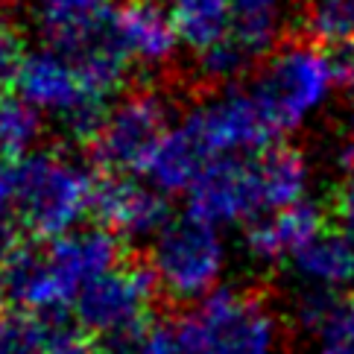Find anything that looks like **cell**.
<instances>
[{
  "instance_id": "1",
  "label": "cell",
  "mask_w": 354,
  "mask_h": 354,
  "mask_svg": "<svg viewBox=\"0 0 354 354\" xmlns=\"http://www.w3.org/2000/svg\"><path fill=\"white\" fill-rule=\"evenodd\" d=\"M30 18L41 47L71 59L106 97L129 80L132 59L120 41L111 0H30Z\"/></svg>"
},
{
  "instance_id": "2",
  "label": "cell",
  "mask_w": 354,
  "mask_h": 354,
  "mask_svg": "<svg viewBox=\"0 0 354 354\" xmlns=\"http://www.w3.org/2000/svg\"><path fill=\"white\" fill-rule=\"evenodd\" d=\"M15 214L24 232L35 237H65L94 205L97 179L77 158L62 153H30L12 164Z\"/></svg>"
},
{
  "instance_id": "3",
  "label": "cell",
  "mask_w": 354,
  "mask_h": 354,
  "mask_svg": "<svg viewBox=\"0 0 354 354\" xmlns=\"http://www.w3.org/2000/svg\"><path fill=\"white\" fill-rule=\"evenodd\" d=\"M15 91L35 111L53 118L73 141L91 144L109 118V97L88 82L71 59L47 47L27 50Z\"/></svg>"
},
{
  "instance_id": "4",
  "label": "cell",
  "mask_w": 354,
  "mask_h": 354,
  "mask_svg": "<svg viewBox=\"0 0 354 354\" xmlns=\"http://www.w3.org/2000/svg\"><path fill=\"white\" fill-rule=\"evenodd\" d=\"M173 322L179 354H270L275 346L267 301L243 290H217Z\"/></svg>"
},
{
  "instance_id": "5",
  "label": "cell",
  "mask_w": 354,
  "mask_h": 354,
  "mask_svg": "<svg viewBox=\"0 0 354 354\" xmlns=\"http://www.w3.org/2000/svg\"><path fill=\"white\" fill-rule=\"evenodd\" d=\"M334 85L339 82L331 50L308 39L278 47L252 82V91L267 109L275 129L284 135L319 109L331 97Z\"/></svg>"
},
{
  "instance_id": "6",
  "label": "cell",
  "mask_w": 354,
  "mask_h": 354,
  "mask_svg": "<svg viewBox=\"0 0 354 354\" xmlns=\"http://www.w3.org/2000/svg\"><path fill=\"white\" fill-rule=\"evenodd\" d=\"M173 129V103L167 94L144 88L129 91L109 109L103 129L91 141V158L109 176L144 173L149 158Z\"/></svg>"
},
{
  "instance_id": "7",
  "label": "cell",
  "mask_w": 354,
  "mask_h": 354,
  "mask_svg": "<svg viewBox=\"0 0 354 354\" xmlns=\"http://www.w3.org/2000/svg\"><path fill=\"white\" fill-rule=\"evenodd\" d=\"M149 263L158 275L161 293H167L170 301L202 299L214 287L223 267L217 225L202 223L194 214L173 220L156 237Z\"/></svg>"
},
{
  "instance_id": "8",
  "label": "cell",
  "mask_w": 354,
  "mask_h": 354,
  "mask_svg": "<svg viewBox=\"0 0 354 354\" xmlns=\"http://www.w3.org/2000/svg\"><path fill=\"white\" fill-rule=\"evenodd\" d=\"M205 147L211 161L232 156H258L275 147L281 135L270 120L267 109L261 106L252 85H229L217 97L202 100L182 118Z\"/></svg>"
},
{
  "instance_id": "9",
  "label": "cell",
  "mask_w": 354,
  "mask_h": 354,
  "mask_svg": "<svg viewBox=\"0 0 354 354\" xmlns=\"http://www.w3.org/2000/svg\"><path fill=\"white\" fill-rule=\"evenodd\" d=\"M158 275L149 261L126 258L120 267L88 284L77 299V322L82 331L115 337L149 322V305L158 293Z\"/></svg>"
},
{
  "instance_id": "10",
  "label": "cell",
  "mask_w": 354,
  "mask_h": 354,
  "mask_svg": "<svg viewBox=\"0 0 354 354\" xmlns=\"http://www.w3.org/2000/svg\"><path fill=\"white\" fill-rule=\"evenodd\" d=\"M187 214L211 225L255 220L261 214H267L255 156H232L211 161L205 173L196 179V185L187 191Z\"/></svg>"
},
{
  "instance_id": "11",
  "label": "cell",
  "mask_w": 354,
  "mask_h": 354,
  "mask_svg": "<svg viewBox=\"0 0 354 354\" xmlns=\"http://www.w3.org/2000/svg\"><path fill=\"white\" fill-rule=\"evenodd\" d=\"M126 258H120V243L109 229H82L68 232L47 249L50 275H53L56 293L62 305H77L80 293L103 278L115 267H120Z\"/></svg>"
},
{
  "instance_id": "12",
  "label": "cell",
  "mask_w": 354,
  "mask_h": 354,
  "mask_svg": "<svg viewBox=\"0 0 354 354\" xmlns=\"http://www.w3.org/2000/svg\"><path fill=\"white\" fill-rule=\"evenodd\" d=\"M94 217L111 234L149 237L161 234L173 223L170 205L161 191L135 182L132 176H103L94 191Z\"/></svg>"
},
{
  "instance_id": "13",
  "label": "cell",
  "mask_w": 354,
  "mask_h": 354,
  "mask_svg": "<svg viewBox=\"0 0 354 354\" xmlns=\"http://www.w3.org/2000/svg\"><path fill=\"white\" fill-rule=\"evenodd\" d=\"M118 32L129 59L144 68L167 65L182 44L170 9L161 0H123L118 6Z\"/></svg>"
},
{
  "instance_id": "14",
  "label": "cell",
  "mask_w": 354,
  "mask_h": 354,
  "mask_svg": "<svg viewBox=\"0 0 354 354\" xmlns=\"http://www.w3.org/2000/svg\"><path fill=\"white\" fill-rule=\"evenodd\" d=\"M211 164V156L205 153V147L199 144V138L185 120L173 123V129L164 135V141L149 158L144 176L153 182L156 191L161 194H179L191 191L196 179Z\"/></svg>"
},
{
  "instance_id": "15",
  "label": "cell",
  "mask_w": 354,
  "mask_h": 354,
  "mask_svg": "<svg viewBox=\"0 0 354 354\" xmlns=\"http://www.w3.org/2000/svg\"><path fill=\"white\" fill-rule=\"evenodd\" d=\"M328 225V214L313 205V202H299V205L270 214L263 220H255L249 229V249L261 258L296 255L310 240H316Z\"/></svg>"
},
{
  "instance_id": "16",
  "label": "cell",
  "mask_w": 354,
  "mask_h": 354,
  "mask_svg": "<svg viewBox=\"0 0 354 354\" xmlns=\"http://www.w3.org/2000/svg\"><path fill=\"white\" fill-rule=\"evenodd\" d=\"M284 32V0H234L232 44L249 62L270 59Z\"/></svg>"
},
{
  "instance_id": "17",
  "label": "cell",
  "mask_w": 354,
  "mask_h": 354,
  "mask_svg": "<svg viewBox=\"0 0 354 354\" xmlns=\"http://www.w3.org/2000/svg\"><path fill=\"white\" fill-rule=\"evenodd\" d=\"M258 176H261V194H263V211L278 214L301 202L308 185V164L305 156L293 147L275 144L255 156Z\"/></svg>"
},
{
  "instance_id": "18",
  "label": "cell",
  "mask_w": 354,
  "mask_h": 354,
  "mask_svg": "<svg viewBox=\"0 0 354 354\" xmlns=\"http://www.w3.org/2000/svg\"><path fill=\"white\" fill-rule=\"evenodd\" d=\"M182 44L202 56L214 44L229 39L234 0H167Z\"/></svg>"
},
{
  "instance_id": "19",
  "label": "cell",
  "mask_w": 354,
  "mask_h": 354,
  "mask_svg": "<svg viewBox=\"0 0 354 354\" xmlns=\"http://www.w3.org/2000/svg\"><path fill=\"white\" fill-rule=\"evenodd\" d=\"M293 258L299 272L319 284H346L354 278V243L339 232H322Z\"/></svg>"
},
{
  "instance_id": "20",
  "label": "cell",
  "mask_w": 354,
  "mask_h": 354,
  "mask_svg": "<svg viewBox=\"0 0 354 354\" xmlns=\"http://www.w3.org/2000/svg\"><path fill=\"white\" fill-rule=\"evenodd\" d=\"M41 135V111H35L21 97H0V158L21 161L32 153Z\"/></svg>"
},
{
  "instance_id": "21",
  "label": "cell",
  "mask_w": 354,
  "mask_h": 354,
  "mask_svg": "<svg viewBox=\"0 0 354 354\" xmlns=\"http://www.w3.org/2000/svg\"><path fill=\"white\" fill-rule=\"evenodd\" d=\"M68 313H6L0 319V354H50L56 322Z\"/></svg>"
},
{
  "instance_id": "22",
  "label": "cell",
  "mask_w": 354,
  "mask_h": 354,
  "mask_svg": "<svg viewBox=\"0 0 354 354\" xmlns=\"http://www.w3.org/2000/svg\"><path fill=\"white\" fill-rule=\"evenodd\" d=\"M301 18L310 41L328 50L354 41V0H305Z\"/></svg>"
},
{
  "instance_id": "23",
  "label": "cell",
  "mask_w": 354,
  "mask_h": 354,
  "mask_svg": "<svg viewBox=\"0 0 354 354\" xmlns=\"http://www.w3.org/2000/svg\"><path fill=\"white\" fill-rule=\"evenodd\" d=\"M322 354H354V296L339 299L322 325Z\"/></svg>"
},
{
  "instance_id": "24",
  "label": "cell",
  "mask_w": 354,
  "mask_h": 354,
  "mask_svg": "<svg viewBox=\"0 0 354 354\" xmlns=\"http://www.w3.org/2000/svg\"><path fill=\"white\" fill-rule=\"evenodd\" d=\"M24 56H27V50H24L21 35L12 30L9 21H3L0 24V97H6L15 88Z\"/></svg>"
},
{
  "instance_id": "25",
  "label": "cell",
  "mask_w": 354,
  "mask_h": 354,
  "mask_svg": "<svg viewBox=\"0 0 354 354\" xmlns=\"http://www.w3.org/2000/svg\"><path fill=\"white\" fill-rule=\"evenodd\" d=\"M331 217L337 223V232L346 234L354 243V164L348 167L343 185L337 187V194L331 199Z\"/></svg>"
},
{
  "instance_id": "26",
  "label": "cell",
  "mask_w": 354,
  "mask_h": 354,
  "mask_svg": "<svg viewBox=\"0 0 354 354\" xmlns=\"http://www.w3.org/2000/svg\"><path fill=\"white\" fill-rule=\"evenodd\" d=\"M331 62H334V71H337V82L339 85H354V41L334 47Z\"/></svg>"
},
{
  "instance_id": "27",
  "label": "cell",
  "mask_w": 354,
  "mask_h": 354,
  "mask_svg": "<svg viewBox=\"0 0 354 354\" xmlns=\"http://www.w3.org/2000/svg\"><path fill=\"white\" fill-rule=\"evenodd\" d=\"M15 208V179H12V164H0V214Z\"/></svg>"
},
{
  "instance_id": "28",
  "label": "cell",
  "mask_w": 354,
  "mask_h": 354,
  "mask_svg": "<svg viewBox=\"0 0 354 354\" xmlns=\"http://www.w3.org/2000/svg\"><path fill=\"white\" fill-rule=\"evenodd\" d=\"M6 301H9V287H6L3 272H0V319L6 316Z\"/></svg>"
},
{
  "instance_id": "29",
  "label": "cell",
  "mask_w": 354,
  "mask_h": 354,
  "mask_svg": "<svg viewBox=\"0 0 354 354\" xmlns=\"http://www.w3.org/2000/svg\"><path fill=\"white\" fill-rule=\"evenodd\" d=\"M3 21H6V18H3V15H0V24H3Z\"/></svg>"
},
{
  "instance_id": "30",
  "label": "cell",
  "mask_w": 354,
  "mask_h": 354,
  "mask_svg": "<svg viewBox=\"0 0 354 354\" xmlns=\"http://www.w3.org/2000/svg\"><path fill=\"white\" fill-rule=\"evenodd\" d=\"M0 161H3V158H0Z\"/></svg>"
}]
</instances>
